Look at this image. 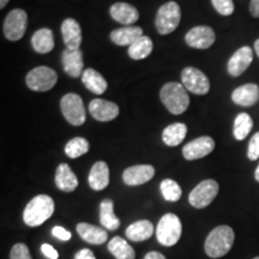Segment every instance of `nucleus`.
I'll use <instances>...</instances> for the list:
<instances>
[{
  "mask_svg": "<svg viewBox=\"0 0 259 259\" xmlns=\"http://www.w3.org/2000/svg\"><path fill=\"white\" fill-rule=\"evenodd\" d=\"M234 231L229 226H219L213 228L204 242V251L210 258H221L231 251L234 244Z\"/></svg>",
  "mask_w": 259,
  "mask_h": 259,
  "instance_id": "nucleus-1",
  "label": "nucleus"
},
{
  "mask_svg": "<svg viewBox=\"0 0 259 259\" xmlns=\"http://www.w3.org/2000/svg\"><path fill=\"white\" fill-rule=\"evenodd\" d=\"M54 200L47 194H38L27 204L23 211L24 223L29 227H38L54 213Z\"/></svg>",
  "mask_w": 259,
  "mask_h": 259,
  "instance_id": "nucleus-2",
  "label": "nucleus"
},
{
  "mask_svg": "<svg viewBox=\"0 0 259 259\" xmlns=\"http://www.w3.org/2000/svg\"><path fill=\"white\" fill-rule=\"evenodd\" d=\"M160 99L171 114L179 115L186 112L190 106V96L183 83L169 82L162 87Z\"/></svg>",
  "mask_w": 259,
  "mask_h": 259,
  "instance_id": "nucleus-3",
  "label": "nucleus"
},
{
  "mask_svg": "<svg viewBox=\"0 0 259 259\" xmlns=\"http://www.w3.org/2000/svg\"><path fill=\"white\" fill-rule=\"evenodd\" d=\"M181 232H183V226L180 219L176 213L168 212L158 221L156 227L157 241L166 247H170L180 240Z\"/></svg>",
  "mask_w": 259,
  "mask_h": 259,
  "instance_id": "nucleus-4",
  "label": "nucleus"
},
{
  "mask_svg": "<svg viewBox=\"0 0 259 259\" xmlns=\"http://www.w3.org/2000/svg\"><path fill=\"white\" fill-rule=\"evenodd\" d=\"M180 19V6L176 2H168L158 9L155 18V25L161 35H168L178 28Z\"/></svg>",
  "mask_w": 259,
  "mask_h": 259,
  "instance_id": "nucleus-5",
  "label": "nucleus"
},
{
  "mask_svg": "<svg viewBox=\"0 0 259 259\" xmlns=\"http://www.w3.org/2000/svg\"><path fill=\"white\" fill-rule=\"evenodd\" d=\"M60 108L67 121L73 126H80L85 122L87 112L82 97L77 94H66L60 101Z\"/></svg>",
  "mask_w": 259,
  "mask_h": 259,
  "instance_id": "nucleus-6",
  "label": "nucleus"
},
{
  "mask_svg": "<svg viewBox=\"0 0 259 259\" xmlns=\"http://www.w3.org/2000/svg\"><path fill=\"white\" fill-rule=\"evenodd\" d=\"M58 82V74L56 71L47 66H38L29 71L25 78L28 88L34 92H48L53 89Z\"/></svg>",
  "mask_w": 259,
  "mask_h": 259,
  "instance_id": "nucleus-7",
  "label": "nucleus"
},
{
  "mask_svg": "<svg viewBox=\"0 0 259 259\" xmlns=\"http://www.w3.org/2000/svg\"><path fill=\"white\" fill-rule=\"evenodd\" d=\"M219 193L218 181L212 179L203 180L191 191L189 202L193 208L204 209L212 203Z\"/></svg>",
  "mask_w": 259,
  "mask_h": 259,
  "instance_id": "nucleus-8",
  "label": "nucleus"
},
{
  "mask_svg": "<svg viewBox=\"0 0 259 259\" xmlns=\"http://www.w3.org/2000/svg\"><path fill=\"white\" fill-rule=\"evenodd\" d=\"M28 16L27 12L22 9H15L9 12L4 21V30L5 37L10 41H18L23 37L27 30Z\"/></svg>",
  "mask_w": 259,
  "mask_h": 259,
  "instance_id": "nucleus-9",
  "label": "nucleus"
},
{
  "mask_svg": "<svg viewBox=\"0 0 259 259\" xmlns=\"http://www.w3.org/2000/svg\"><path fill=\"white\" fill-rule=\"evenodd\" d=\"M181 83L187 92L196 95H205L210 90L209 78L196 67H186L181 72Z\"/></svg>",
  "mask_w": 259,
  "mask_h": 259,
  "instance_id": "nucleus-10",
  "label": "nucleus"
},
{
  "mask_svg": "<svg viewBox=\"0 0 259 259\" xmlns=\"http://www.w3.org/2000/svg\"><path fill=\"white\" fill-rule=\"evenodd\" d=\"M215 149V141L209 136L196 138L183 148V155L187 161L199 160L208 156Z\"/></svg>",
  "mask_w": 259,
  "mask_h": 259,
  "instance_id": "nucleus-11",
  "label": "nucleus"
},
{
  "mask_svg": "<svg viewBox=\"0 0 259 259\" xmlns=\"http://www.w3.org/2000/svg\"><path fill=\"white\" fill-rule=\"evenodd\" d=\"M216 40L215 31L208 25H198L187 32L185 36L186 44L197 50H206L213 45Z\"/></svg>",
  "mask_w": 259,
  "mask_h": 259,
  "instance_id": "nucleus-12",
  "label": "nucleus"
},
{
  "mask_svg": "<svg viewBox=\"0 0 259 259\" xmlns=\"http://www.w3.org/2000/svg\"><path fill=\"white\" fill-rule=\"evenodd\" d=\"M155 176V168L150 164H137L126 168L122 173V180L128 186L143 185L153 179Z\"/></svg>",
  "mask_w": 259,
  "mask_h": 259,
  "instance_id": "nucleus-13",
  "label": "nucleus"
},
{
  "mask_svg": "<svg viewBox=\"0 0 259 259\" xmlns=\"http://www.w3.org/2000/svg\"><path fill=\"white\" fill-rule=\"evenodd\" d=\"M252 60H253V51H252V48L248 46L241 47L228 60V64H227L228 73L233 77H239L248 69Z\"/></svg>",
  "mask_w": 259,
  "mask_h": 259,
  "instance_id": "nucleus-14",
  "label": "nucleus"
},
{
  "mask_svg": "<svg viewBox=\"0 0 259 259\" xmlns=\"http://www.w3.org/2000/svg\"><path fill=\"white\" fill-rule=\"evenodd\" d=\"M89 112L95 120L107 122L113 120L119 115V107L114 102L106 101L102 99H95L89 103Z\"/></svg>",
  "mask_w": 259,
  "mask_h": 259,
  "instance_id": "nucleus-15",
  "label": "nucleus"
},
{
  "mask_svg": "<svg viewBox=\"0 0 259 259\" xmlns=\"http://www.w3.org/2000/svg\"><path fill=\"white\" fill-rule=\"evenodd\" d=\"M61 63L65 72L73 78H78L83 74V53L80 50H66L63 51L61 54Z\"/></svg>",
  "mask_w": 259,
  "mask_h": 259,
  "instance_id": "nucleus-16",
  "label": "nucleus"
},
{
  "mask_svg": "<svg viewBox=\"0 0 259 259\" xmlns=\"http://www.w3.org/2000/svg\"><path fill=\"white\" fill-rule=\"evenodd\" d=\"M61 35L66 48L79 50L82 44V29L76 19L66 18L61 24Z\"/></svg>",
  "mask_w": 259,
  "mask_h": 259,
  "instance_id": "nucleus-17",
  "label": "nucleus"
},
{
  "mask_svg": "<svg viewBox=\"0 0 259 259\" xmlns=\"http://www.w3.org/2000/svg\"><path fill=\"white\" fill-rule=\"evenodd\" d=\"M112 18L120 24L131 25L136 23L139 18L138 10L134 5L127 3H115L109 10Z\"/></svg>",
  "mask_w": 259,
  "mask_h": 259,
  "instance_id": "nucleus-18",
  "label": "nucleus"
},
{
  "mask_svg": "<svg viewBox=\"0 0 259 259\" xmlns=\"http://www.w3.org/2000/svg\"><path fill=\"white\" fill-rule=\"evenodd\" d=\"M232 100L236 105L242 107L253 106L259 101V87L253 83L239 87L232 93Z\"/></svg>",
  "mask_w": 259,
  "mask_h": 259,
  "instance_id": "nucleus-19",
  "label": "nucleus"
},
{
  "mask_svg": "<svg viewBox=\"0 0 259 259\" xmlns=\"http://www.w3.org/2000/svg\"><path fill=\"white\" fill-rule=\"evenodd\" d=\"M77 233L84 241L92 245H102L108 240V233L100 227L80 222L77 225Z\"/></svg>",
  "mask_w": 259,
  "mask_h": 259,
  "instance_id": "nucleus-20",
  "label": "nucleus"
},
{
  "mask_svg": "<svg viewBox=\"0 0 259 259\" xmlns=\"http://www.w3.org/2000/svg\"><path fill=\"white\" fill-rule=\"evenodd\" d=\"M89 186L95 191L105 190L109 184V168L103 161H97L89 173Z\"/></svg>",
  "mask_w": 259,
  "mask_h": 259,
  "instance_id": "nucleus-21",
  "label": "nucleus"
},
{
  "mask_svg": "<svg viewBox=\"0 0 259 259\" xmlns=\"http://www.w3.org/2000/svg\"><path fill=\"white\" fill-rule=\"evenodd\" d=\"M143 36V29L136 25L115 29L111 32V40L116 46H131L139 37Z\"/></svg>",
  "mask_w": 259,
  "mask_h": 259,
  "instance_id": "nucleus-22",
  "label": "nucleus"
},
{
  "mask_svg": "<svg viewBox=\"0 0 259 259\" xmlns=\"http://www.w3.org/2000/svg\"><path fill=\"white\" fill-rule=\"evenodd\" d=\"M56 185L64 192H72L78 186V179L67 163H60L56 171Z\"/></svg>",
  "mask_w": 259,
  "mask_h": 259,
  "instance_id": "nucleus-23",
  "label": "nucleus"
},
{
  "mask_svg": "<svg viewBox=\"0 0 259 259\" xmlns=\"http://www.w3.org/2000/svg\"><path fill=\"white\" fill-rule=\"evenodd\" d=\"M154 226L153 223L148 220H141V221H136L130 225L126 229L125 234L126 238L130 239L131 241L139 242L150 239L154 234Z\"/></svg>",
  "mask_w": 259,
  "mask_h": 259,
  "instance_id": "nucleus-24",
  "label": "nucleus"
},
{
  "mask_svg": "<svg viewBox=\"0 0 259 259\" xmlns=\"http://www.w3.org/2000/svg\"><path fill=\"white\" fill-rule=\"evenodd\" d=\"M31 46L35 52L40 54H47L54 48V34L51 29L42 28L32 35Z\"/></svg>",
  "mask_w": 259,
  "mask_h": 259,
  "instance_id": "nucleus-25",
  "label": "nucleus"
},
{
  "mask_svg": "<svg viewBox=\"0 0 259 259\" xmlns=\"http://www.w3.org/2000/svg\"><path fill=\"white\" fill-rule=\"evenodd\" d=\"M82 82L87 89L96 95H101L108 88V83L101 73L94 69L84 70L82 74Z\"/></svg>",
  "mask_w": 259,
  "mask_h": 259,
  "instance_id": "nucleus-26",
  "label": "nucleus"
},
{
  "mask_svg": "<svg viewBox=\"0 0 259 259\" xmlns=\"http://www.w3.org/2000/svg\"><path fill=\"white\" fill-rule=\"evenodd\" d=\"M100 222L108 231H116L120 227V220L114 213L113 200L105 199L100 204Z\"/></svg>",
  "mask_w": 259,
  "mask_h": 259,
  "instance_id": "nucleus-27",
  "label": "nucleus"
},
{
  "mask_svg": "<svg viewBox=\"0 0 259 259\" xmlns=\"http://www.w3.org/2000/svg\"><path fill=\"white\" fill-rule=\"evenodd\" d=\"M187 135V126L183 122H176L167 126L162 132V141L168 147H178Z\"/></svg>",
  "mask_w": 259,
  "mask_h": 259,
  "instance_id": "nucleus-28",
  "label": "nucleus"
},
{
  "mask_svg": "<svg viewBox=\"0 0 259 259\" xmlns=\"http://www.w3.org/2000/svg\"><path fill=\"white\" fill-rule=\"evenodd\" d=\"M108 251L115 259H135L136 252L131 245L120 236H114L108 242Z\"/></svg>",
  "mask_w": 259,
  "mask_h": 259,
  "instance_id": "nucleus-29",
  "label": "nucleus"
},
{
  "mask_svg": "<svg viewBox=\"0 0 259 259\" xmlns=\"http://www.w3.org/2000/svg\"><path fill=\"white\" fill-rule=\"evenodd\" d=\"M153 52V41L149 36L143 35L135 44L128 47V56L134 60H142L148 58Z\"/></svg>",
  "mask_w": 259,
  "mask_h": 259,
  "instance_id": "nucleus-30",
  "label": "nucleus"
},
{
  "mask_svg": "<svg viewBox=\"0 0 259 259\" xmlns=\"http://www.w3.org/2000/svg\"><path fill=\"white\" fill-rule=\"evenodd\" d=\"M253 127V121L252 118L247 113H240L234 120V130H233V135L236 141H244V139L250 135Z\"/></svg>",
  "mask_w": 259,
  "mask_h": 259,
  "instance_id": "nucleus-31",
  "label": "nucleus"
},
{
  "mask_svg": "<svg viewBox=\"0 0 259 259\" xmlns=\"http://www.w3.org/2000/svg\"><path fill=\"white\" fill-rule=\"evenodd\" d=\"M89 148V142L85 138L76 137L70 139L65 145V154L70 158H77L88 153Z\"/></svg>",
  "mask_w": 259,
  "mask_h": 259,
  "instance_id": "nucleus-32",
  "label": "nucleus"
},
{
  "mask_svg": "<svg viewBox=\"0 0 259 259\" xmlns=\"http://www.w3.org/2000/svg\"><path fill=\"white\" fill-rule=\"evenodd\" d=\"M160 190L163 198L168 202H178L181 198V194H183L179 184L171 179H164L162 181Z\"/></svg>",
  "mask_w": 259,
  "mask_h": 259,
  "instance_id": "nucleus-33",
  "label": "nucleus"
},
{
  "mask_svg": "<svg viewBox=\"0 0 259 259\" xmlns=\"http://www.w3.org/2000/svg\"><path fill=\"white\" fill-rule=\"evenodd\" d=\"M213 9L222 16H231L234 12L233 0H211Z\"/></svg>",
  "mask_w": 259,
  "mask_h": 259,
  "instance_id": "nucleus-34",
  "label": "nucleus"
},
{
  "mask_svg": "<svg viewBox=\"0 0 259 259\" xmlns=\"http://www.w3.org/2000/svg\"><path fill=\"white\" fill-rule=\"evenodd\" d=\"M10 259H31L28 246L22 244V242L14 245V247L11 248V252H10Z\"/></svg>",
  "mask_w": 259,
  "mask_h": 259,
  "instance_id": "nucleus-35",
  "label": "nucleus"
},
{
  "mask_svg": "<svg viewBox=\"0 0 259 259\" xmlns=\"http://www.w3.org/2000/svg\"><path fill=\"white\" fill-rule=\"evenodd\" d=\"M247 157L248 160L251 161H255L259 158V132L253 135V137L251 138L250 143H248Z\"/></svg>",
  "mask_w": 259,
  "mask_h": 259,
  "instance_id": "nucleus-36",
  "label": "nucleus"
},
{
  "mask_svg": "<svg viewBox=\"0 0 259 259\" xmlns=\"http://www.w3.org/2000/svg\"><path fill=\"white\" fill-rule=\"evenodd\" d=\"M52 234H53V236H56L57 239H59V240L61 241H69L71 239V236H72V234L67 231V229L63 228V227H54L53 229H52Z\"/></svg>",
  "mask_w": 259,
  "mask_h": 259,
  "instance_id": "nucleus-37",
  "label": "nucleus"
},
{
  "mask_svg": "<svg viewBox=\"0 0 259 259\" xmlns=\"http://www.w3.org/2000/svg\"><path fill=\"white\" fill-rule=\"evenodd\" d=\"M41 251L42 253L48 259H58L59 258V253H58V251L56 248H53V246H51L50 244H44L41 246Z\"/></svg>",
  "mask_w": 259,
  "mask_h": 259,
  "instance_id": "nucleus-38",
  "label": "nucleus"
},
{
  "mask_svg": "<svg viewBox=\"0 0 259 259\" xmlns=\"http://www.w3.org/2000/svg\"><path fill=\"white\" fill-rule=\"evenodd\" d=\"M74 259H96V257L92 250H89V248H82V250H79L74 254Z\"/></svg>",
  "mask_w": 259,
  "mask_h": 259,
  "instance_id": "nucleus-39",
  "label": "nucleus"
},
{
  "mask_svg": "<svg viewBox=\"0 0 259 259\" xmlns=\"http://www.w3.org/2000/svg\"><path fill=\"white\" fill-rule=\"evenodd\" d=\"M250 12H251L252 17L259 18V0H251Z\"/></svg>",
  "mask_w": 259,
  "mask_h": 259,
  "instance_id": "nucleus-40",
  "label": "nucleus"
},
{
  "mask_svg": "<svg viewBox=\"0 0 259 259\" xmlns=\"http://www.w3.org/2000/svg\"><path fill=\"white\" fill-rule=\"evenodd\" d=\"M144 259H166V257H164L162 253H160V252L151 251V252H149V253L145 254Z\"/></svg>",
  "mask_w": 259,
  "mask_h": 259,
  "instance_id": "nucleus-41",
  "label": "nucleus"
},
{
  "mask_svg": "<svg viewBox=\"0 0 259 259\" xmlns=\"http://www.w3.org/2000/svg\"><path fill=\"white\" fill-rule=\"evenodd\" d=\"M254 51H255V54H257L259 58V38L254 42Z\"/></svg>",
  "mask_w": 259,
  "mask_h": 259,
  "instance_id": "nucleus-42",
  "label": "nucleus"
},
{
  "mask_svg": "<svg viewBox=\"0 0 259 259\" xmlns=\"http://www.w3.org/2000/svg\"><path fill=\"white\" fill-rule=\"evenodd\" d=\"M9 0H0V9H4L6 5H8Z\"/></svg>",
  "mask_w": 259,
  "mask_h": 259,
  "instance_id": "nucleus-43",
  "label": "nucleus"
},
{
  "mask_svg": "<svg viewBox=\"0 0 259 259\" xmlns=\"http://www.w3.org/2000/svg\"><path fill=\"white\" fill-rule=\"evenodd\" d=\"M254 179L258 181L259 183V164H258V167L255 168V171H254Z\"/></svg>",
  "mask_w": 259,
  "mask_h": 259,
  "instance_id": "nucleus-44",
  "label": "nucleus"
},
{
  "mask_svg": "<svg viewBox=\"0 0 259 259\" xmlns=\"http://www.w3.org/2000/svg\"><path fill=\"white\" fill-rule=\"evenodd\" d=\"M253 259H259V257H255V258H253Z\"/></svg>",
  "mask_w": 259,
  "mask_h": 259,
  "instance_id": "nucleus-45",
  "label": "nucleus"
}]
</instances>
